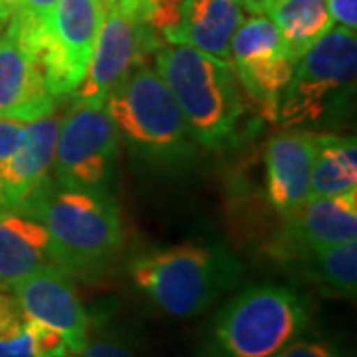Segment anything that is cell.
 <instances>
[{"label": "cell", "mask_w": 357, "mask_h": 357, "mask_svg": "<svg viewBox=\"0 0 357 357\" xmlns=\"http://www.w3.org/2000/svg\"><path fill=\"white\" fill-rule=\"evenodd\" d=\"M56 102L34 56L6 30L0 36V119L28 123L54 114Z\"/></svg>", "instance_id": "obj_13"}, {"label": "cell", "mask_w": 357, "mask_h": 357, "mask_svg": "<svg viewBox=\"0 0 357 357\" xmlns=\"http://www.w3.org/2000/svg\"><path fill=\"white\" fill-rule=\"evenodd\" d=\"M76 357H141L128 335L117 330H102L91 333Z\"/></svg>", "instance_id": "obj_21"}, {"label": "cell", "mask_w": 357, "mask_h": 357, "mask_svg": "<svg viewBox=\"0 0 357 357\" xmlns=\"http://www.w3.org/2000/svg\"><path fill=\"white\" fill-rule=\"evenodd\" d=\"M58 129L54 114L24 123V137L0 171V208L18 211L50 177Z\"/></svg>", "instance_id": "obj_15"}, {"label": "cell", "mask_w": 357, "mask_h": 357, "mask_svg": "<svg viewBox=\"0 0 357 357\" xmlns=\"http://www.w3.org/2000/svg\"><path fill=\"white\" fill-rule=\"evenodd\" d=\"M294 260L304 264V276L318 284L321 290L344 298L356 296L357 241L316 248L294 256Z\"/></svg>", "instance_id": "obj_20"}, {"label": "cell", "mask_w": 357, "mask_h": 357, "mask_svg": "<svg viewBox=\"0 0 357 357\" xmlns=\"http://www.w3.org/2000/svg\"><path fill=\"white\" fill-rule=\"evenodd\" d=\"M119 133L105 105L74 102L60 119L52 177L64 185L107 191Z\"/></svg>", "instance_id": "obj_9"}, {"label": "cell", "mask_w": 357, "mask_h": 357, "mask_svg": "<svg viewBox=\"0 0 357 357\" xmlns=\"http://www.w3.org/2000/svg\"><path fill=\"white\" fill-rule=\"evenodd\" d=\"M270 18L296 62L333 28L326 0H284L270 13Z\"/></svg>", "instance_id": "obj_19"}, {"label": "cell", "mask_w": 357, "mask_h": 357, "mask_svg": "<svg viewBox=\"0 0 357 357\" xmlns=\"http://www.w3.org/2000/svg\"><path fill=\"white\" fill-rule=\"evenodd\" d=\"M318 151V133L302 128L276 131L266 145L268 203L288 217L310 199L312 167Z\"/></svg>", "instance_id": "obj_12"}, {"label": "cell", "mask_w": 357, "mask_h": 357, "mask_svg": "<svg viewBox=\"0 0 357 357\" xmlns=\"http://www.w3.org/2000/svg\"><path fill=\"white\" fill-rule=\"evenodd\" d=\"M28 330L32 335V345L36 357H68L70 347L62 333L36 319L28 318Z\"/></svg>", "instance_id": "obj_22"}, {"label": "cell", "mask_w": 357, "mask_h": 357, "mask_svg": "<svg viewBox=\"0 0 357 357\" xmlns=\"http://www.w3.org/2000/svg\"><path fill=\"white\" fill-rule=\"evenodd\" d=\"M18 211L44 225L70 276L96 278L119 255L121 218L107 191L64 185L50 175Z\"/></svg>", "instance_id": "obj_1"}, {"label": "cell", "mask_w": 357, "mask_h": 357, "mask_svg": "<svg viewBox=\"0 0 357 357\" xmlns=\"http://www.w3.org/2000/svg\"><path fill=\"white\" fill-rule=\"evenodd\" d=\"M159 48V34L149 26L145 13L119 2H107L88 74L74 89V102L103 105L117 84L135 66L145 62L147 54Z\"/></svg>", "instance_id": "obj_8"}, {"label": "cell", "mask_w": 357, "mask_h": 357, "mask_svg": "<svg viewBox=\"0 0 357 357\" xmlns=\"http://www.w3.org/2000/svg\"><path fill=\"white\" fill-rule=\"evenodd\" d=\"M349 191H357L356 137L318 133V151L312 167L310 199L335 197Z\"/></svg>", "instance_id": "obj_18"}, {"label": "cell", "mask_w": 357, "mask_h": 357, "mask_svg": "<svg viewBox=\"0 0 357 357\" xmlns=\"http://www.w3.org/2000/svg\"><path fill=\"white\" fill-rule=\"evenodd\" d=\"M22 137H24V123L13 119H0V171L13 157Z\"/></svg>", "instance_id": "obj_25"}, {"label": "cell", "mask_w": 357, "mask_h": 357, "mask_svg": "<svg viewBox=\"0 0 357 357\" xmlns=\"http://www.w3.org/2000/svg\"><path fill=\"white\" fill-rule=\"evenodd\" d=\"M333 24L349 30L357 28V0H326Z\"/></svg>", "instance_id": "obj_27"}, {"label": "cell", "mask_w": 357, "mask_h": 357, "mask_svg": "<svg viewBox=\"0 0 357 357\" xmlns=\"http://www.w3.org/2000/svg\"><path fill=\"white\" fill-rule=\"evenodd\" d=\"M18 8V0H0V26L6 24Z\"/></svg>", "instance_id": "obj_29"}, {"label": "cell", "mask_w": 357, "mask_h": 357, "mask_svg": "<svg viewBox=\"0 0 357 357\" xmlns=\"http://www.w3.org/2000/svg\"><path fill=\"white\" fill-rule=\"evenodd\" d=\"M105 10L107 0H58L40 28L8 22V32L34 56L56 98L74 93L88 74Z\"/></svg>", "instance_id": "obj_6"}, {"label": "cell", "mask_w": 357, "mask_h": 357, "mask_svg": "<svg viewBox=\"0 0 357 357\" xmlns=\"http://www.w3.org/2000/svg\"><path fill=\"white\" fill-rule=\"evenodd\" d=\"M0 357H36L28 324H26L24 332L0 337Z\"/></svg>", "instance_id": "obj_26"}, {"label": "cell", "mask_w": 357, "mask_h": 357, "mask_svg": "<svg viewBox=\"0 0 357 357\" xmlns=\"http://www.w3.org/2000/svg\"><path fill=\"white\" fill-rule=\"evenodd\" d=\"M238 270V262L222 248L185 243L137 256L129 274L159 310L191 318L234 286Z\"/></svg>", "instance_id": "obj_3"}, {"label": "cell", "mask_w": 357, "mask_h": 357, "mask_svg": "<svg viewBox=\"0 0 357 357\" xmlns=\"http://www.w3.org/2000/svg\"><path fill=\"white\" fill-rule=\"evenodd\" d=\"M155 68L178 103L192 139L213 151L236 139L246 103L229 60L169 44L155 52Z\"/></svg>", "instance_id": "obj_2"}, {"label": "cell", "mask_w": 357, "mask_h": 357, "mask_svg": "<svg viewBox=\"0 0 357 357\" xmlns=\"http://www.w3.org/2000/svg\"><path fill=\"white\" fill-rule=\"evenodd\" d=\"M56 2L58 0H18V8L8 22L24 30L40 28L54 10Z\"/></svg>", "instance_id": "obj_23"}, {"label": "cell", "mask_w": 357, "mask_h": 357, "mask_svg": "<svg viewBox=\"0 0 357 357\" xmlns=\"http://www.w3.org/2000/svg\"><path fill=\"white\" fill-rule=\"evenodd\" d=\"M310 324V304L278 284H256L218 314L215 337L225 357H276Z\"/></svg>", "instance_id": "obj_5"}, {"label": "cell", "mask_w": 357, "mask_h": 357, "mask_svg": "<svg viewBox=\"0 0 357 357\" xmlns=\"http://www.w3.org/2000/svg\"><path fill=\"white\" fill-rule=\"evenodd\" d=\"M276 357H344L337 347L321 340H296L288 347H284Z\"/></svg>", "instance_id": "obj_24"}, {"label": "cell", "mask_w": 357, "mask_h": 357, "mask_svg": "<svg viewBox=\"0 0 357 357\" xmlns=\"http://www.w3.org/2000/svg\"><path fill=\"white\" fill-rule=\"evenodd\" d=\"M105 112L129 147L153 163H178L195 151V139L165 79L141 62L105 100Z\"/></svg>", "instance_id": "obj_4"}, {"label": "cell", "mask_w": 357, "mask_h": 357, "mask_svg": "<svg viewBox=\"0 0 357 357\" xmlns=\"http://www.w3.org/2000/svg\"><path fill=\"white\" fill-rule=\"evenodd\" d=\"M236 0H181L177 22L161 32L167 44L191 46L229 60L230 40L243 24Z\"/></svg>", "instance_id": "obj_16"}, {"label": "cell", "mask_w": 357, "mask_h": 357, "mask_svg": "<svg viewBox=\"0 0 357 357\" xmlns=\"http://www.w3.org/2000/svg\"><path fill=\"white\" fill-rule=\"evenodd\" d=\"M286 218L284 256L304 255L357 238V191L310 199Z\"/></svg>", "instance_id": "obj_14"}, {"label": "cell", "mask_w": 357, "mask_h": 357, "mask_svg": "<svg viewBox=\"0 0 357 357\" xmlns=\"http://www.w3.org/2000/svg\"><path fill=\"white\" fill-rule=\"evenodd\" d=\"M10 290L28 318L64 335L72 356L84 347L91 324L68 272L62 268H42L13 284Z\"/></svg>", "instance_id": "obj_11"}, {"label": "cell", "mask_w": 357, "mask_h": 357, "mask_svg": "<svg viewBox=\"0 0 357 357\" xmlns=\"http://www.w3.org/2000/svg\"><path fill=\"white\" fill-rule=\"evenodd\" d=\"M42 268H60L48 230L24 211L0 208V286L10 288Z\"/></svg>", "instance_id": "obj_17"}, {"label": "cell", "mask_w": 357, "mask_h": 357, "mask_svg": "<svg viewBox=\"0 0 357 357\" xmlns=\"http://www.w3.org/2000/svg\"><path fill=\"white\" fill-rule=\"evenodd\" d=\"M229 62L248 100L264 117L276 121L282 93L292 79L296 60L272 18L252 14L243 20L230 40Z\"/></svg>", "instance_id": "obj_10"}, {"label": "cell", "mask_w": 357, "mask_h": 357, "mask_svg": "<svg viewBox=\"0 0 357 357\" xmlns=\"http://www.w3.org/2000/svg\"><path fill=\"white\" fill-rule=\"evenodd\" d=\"M241 8L250 14H270L284 0H236Z\"/></svg>", "instance_id": "obj_28"}, {"label": "cell", "mask_w": 357, "mask_h": 357, "mask_svg": "<svg viewBox=\"0 0 357 357\" xmlns=\"http://www.w3.org/2000/svg\"><path fill=\"white\" fill-rule=\"evenodd\" d=\"M357 74V34L335 26L296 62L292 79L282 93L278 117L284 128L316 123L349 88Z\"/></svg>", "instance_id": "obj_7"}]
</instances>
